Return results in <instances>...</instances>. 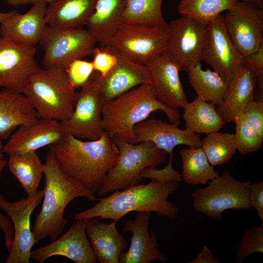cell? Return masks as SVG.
<instances>
[{"label":"cell","mask_w":263,"mask_h":263,"mask_svg":"<svg viewBox=\"0 0 263 263\" xmlns=\"http://www.w3.org/2000/svg\"><path fill=\"white\" fill-rule=\"evenodd\" d=\"M88 220L75 219L69 229L50 244L31 251V259L43 263L55 256L68 258L75 263H96L86 233Z\"/></svg>","instance_id":"obj_16"},{"label":"cell","mask_w":263,"mask_h":263,"mask_svg":"<svg viewBox=\"0 0 263 263\" xmlns=\"http://www.w3.org/2000/svg\"><path fill=\"white\" fill-rule=\"evenodd\" d=\"M167 40V25L150 26L120 22L110 36L106 46L130 60L145 65L165 52Z\"/></svg>","instance_id":"obj_8"},{"label":"cell","mask_w":263,"mask_h":263,"mask_svg":"<svg viewBox=\"0 0 263 263\" xmlns=\"http://www.w3.org/2000/svg\"><path fill=\"white\" fill-rule=\"evenodd\" d=\"M182 180L188 185H206L218 173L212 166L202 147H188L180 150Z\"/></svg>","instance_id":"obj_31"},{"label":"cell","mask_w":263,"mask_h":263,"mask_svg":"<svg viewBox=\"0 0 263 263\" xmlns=\"http://www.w3.org/2000/svg\"><path fill=\"white\" fill-rule=\"evenodd\" d=\"M248 201L256 210L261 222H263V182H256L250 184Z\"/></svg>","instance_id":"obj_42"},{"label":"cell","mask_w":263,"mask_h":263,"mask_svg":"<svg viewBox=\"0 0 263 263\" xmlns=\"http://www.w3.org/2000/svg\"><path fill=\"white\" fill-rule=\"evenodd\" d=\"M188 263H219V261L211 251L205 245L202 252L198 254L197 257Z\"/></svg>","instance_id":"obj_44"},{"label":"cell","mask_w":263,"mask_h":263,"mask_svg":"<svg viewBox=\"0 0 263 263\" xmlns=\"http://www.w3.org/2000/svg\"><path fill=\"white\" fill-rule=\"evenodd\" d=\"M243 62L254 72L256 77L263 76V43L256 51L243 57Z\"/></svg>","instance_id":"obj_43"},{"label":"cell","mask_w":263,"mask_h":263,"mask_svg":"<svg viewBox=\"0 0 263 263\" xmlns=\"http://www.w3.org/2000/svg\"><path fill=\"white\" fill-rule=\"evenodd\" d=\"M7 165V161L4 158H0V177ZM0 228L4 233V243L6 249L9 251L12 247L14 228L10 219L0 212Z\"/></svg>","instance_id":"obj_41"},{"label":"cell","mask_w":263,"mask_h":263,"mask_svg":"<svg viewBox=\"0 0 263 263\" xmlns=\"http://www.w3.org/2000/svg\"><path fill=\"white\" fill-rule=\"evenodd\" d=\"M98 218L88 220L86 233L97 262L119 263V259L128 243L116 227V223L101 222Z\"/></svg>","instance_id":"obj_24"},{"label":"cell","mask_w":263,"mask_h":263,"mask_svg":"<svg viewBox=\"0 0 263 263\" xmlns=\"http://www.w3.org/2000/svg\"><path fill=\"white\" fill-rule=\"evenodd\" d=\"M243 57L230 39L219 15L207 23L202 60L211 66L228 85L243 63Z\"/></svg>","instance_id":"obj_15"},{"label":"cell","mask_w":263,"mask_h":263,"mask_svg":"<svg viewBox=\"0 0 263 263\" xmlns=\"http://www.w3.org/2000/svg\"><path fill=\"white\" fill-rule=\"evenodd\" d=\"M241 1L251 6L263 8L262 0H241Z\"/></svg>","instance_id":"obj_47"},{"label":"cell","mask_w":263,"mask_h":263,"mask_svg":"<svg viewBox=\"0 0 263 263\" xmlns=\"http://www.w3.org/2000/svg\"><path fill=\"white\" fill-rule=\"evenodd\" d=\"M62 171L96 193L108 172L115 164L118 149L104 132L96 140L83 141L66 133L49 146Z\"/></svg>","instance_id":"obj_1"},{"label":"cell","mask_w":263,"mask_h":263,"mask_svg":"<svg viewBox=\"0 0 263 263\" xmlns=\"http://www.w3.org/2000/svg\"><path fill=\"white\" fill-rule=\"evenodd\" d=\"M44 165L42 204L32 229L37 243L47 237L54 241L63 233L68 221L64 217V211L71 201L80 197L99 200L81 182L62 171L50 150Z\"/></svg>","instance_id":"obj_3"},{"label":"cell","mask_w":263,"mask_h":263,"mask_svg":"<svg viewBox=\"0 0 263 263\" xmlns=\"http://www.w3.org/2000/svg\"><path fill=\"white\" fill-rule=\"evenodd\" d=\"M7 165L17 178L28 196L37 191L45 169L36 151L14 153L8 154Z\"/></svg>","instance_id":"obj_29"},{"label":"cell","mask_w":263,"mask_h":263,"mask_svg":"<svg viewBox=\"0 0 263 263\" xmlns=\"http://www.w3.org/2000/svg\"><path fill=\"white\" fill-rule=\"evenodd\" d=\"M234 139L236 150L242 155H246L259 150L262 146L263 138L251 126L244 113L235 119Z\"/></svg>","instance_id":"obj_35"},{"label":"cell","mask_w":263,"mask_h":263,"mask_svg":"<svg viewBox=\"0 0 263 263\" xmlns=\"http://www.w3.org/2000/svg\"><path fill=\"white\" fill-rule=\"evenodd\" d=\"M101 75L94 71L89 81L76 93L70 118L59 122L62 130L79 139H98L104 132L101 124L104 101L100 88Z\"/></svg>","instance_id":"obj_9"},{"label":"cell","mask_w":263,"mask_h":263,"mask_svg":"<svg viewBox=\"0 0 263 263\" xmlns=\"http://www.w3.org/2000/svg\"><path fill=\"white\" fill-rule=\"evenodd\" d=\"M158 110L166 114L169 123L180 121L178 110L164 106L158 99L151 85L143 84L104 103L102 129L111 139L116 135L125 142L135 144L134 126Z\"/></svg>","instance_id":"obj_4"},{"label":"cell","mask_w":263,"mask_h":263,"mask_svg":"<svg viewBox=\"0 0 263 263\" xmlns=\"http://www.w3.org/2000/svg\"><path fill=\"white\" fill-rule=\"evenodd\" d=\"M39 119L35 108L23 93L7 89L0 92V140L9 139L20 126Z\"/></svg>","instance_id":"obj_25"},{"label":"cell","mask_w":263,"mask_h":263,"mask_svg":"<svg viewBox=\"0 0 263 263\" xmlns=\"http://www.w3.org/2000/svg\"><path fill=\"white\" fill-rule=\"evenodd\" d=\"M145 65L159 101L169 108H183L188 100L180 79V68L175 60L164 52Z\"/></svg>","instance_id":"obj_17"},{"label":"cell","mask_w":263,"mask_h":263,"mask_svg":"<svg viewBox=\"0 0 263 263\" xmlns=\"http://www.w3.org/2000/svg\"><path fill=\"white\" fill-rule=\"evenodd\" d=\"M3 145L1 141L0 140V158H4L3 153L2 152V148Z\"/></svg>","instance_id":"obj_48"},{"label":"cell","mask_w":263,"mask_h":263,"mask_svg":"<svg viewBox=\"0 0 263 263\" xmlns=\"http://www.w3.org/2000/svg\"><path fill=\"white\" fill-rule=\"evenodd\" d=\"M65 134L59 122L40 118L35 123L19 127L3 145L2 152L9 154L36 151L59 141Z\"/></svg>","instance_id":"obj_21"},{"label":"cell","mask_w":263,"mask_h":263,"mask_svg":"<svg viewBox=\"0 0 263 263\" xmlns=\"http://www.w3.org/2000/svg\"><path fill=\"white\" fill-rule=\"evenodd\" d=\"M114 51L117 56L116 65L106 76H101L100 88L104 103L138 85L152 83L146 65L132 61Z\"/></svg>","instance_id":"obj_22"},{"label":"cell","mask_w":263,"mask_h":263,"mask_svg":"<svg viewBox=\"0 0 263 263\" xmlns=\"http://www.w3.org/2000/svg\"><path fill=\"white\" fill-rule=\"evenodd\" d=\"M43 197V189L13 202L0 194V208L10 219L14 228L13 243L5 263H30L32 247L37 243L31 228V216Z\"/></svg>","instance_id":"obj_12"},{"label":"cell","mask_w":263,"mask_h":263,"mask_svg":"<svg viewBox=\"0 0 263 263\" xmlns=\"http://www.w3.org/2000/svg\"><path fill=\"white\" fill-rule=\"evenodd\" d=\"M239 0H180L177 11L181 16H188L206 23L232 8Z\"/></svg>","instance_id":"obj_33"},{"label":"cell","mask_w":263,"mask_h":263,"mask_svg":"<svg viewBox=\"0 0 263 263\" xmlns=\"http://www.w3.org/2000/svg\"><path fill=\"white\" fill-rule=\"evenodd\" d=\"M177 188L175 181H151L117 190L108 197L99 198L92 207L75 213L74 219L89 220L98 218L117 222L130 212L141 211L154 212L160 217L174 220L179 209L175 203L168 200V197Z\"/></svg>","instance_id":"obj_2"},{"label":"cell","mask_w":263,"mask_h":263,"mask_svg":"<svg viewBox=\"0 0 263 263\" xmlns=\"http://www.w3.org/2000/svg\"><path fill=\"white\" fill-rule=\"evenodd\" d=\"M92 55V62L94 71L98 72L102 77L110 73L117 62L115 51L108 46L95 47Z\"/></svg>","instance_id":"obj_38"},{"label":"cell","mask_w":263,"mask_h":263,"mask_svg":"<svg viewBox=\"0 0 263 263\" xmlns=\"http://www.w3.org/2000/svg\"><path fill=\"white\" fill-rule=\"evenodd\" d=\"M44 68L66 67L73 60L92 55L97 43L93 35L82 28L62 29L48 26L39 42Z\"/></svg>","instance_id":"obj_10"},{"label":"cell","mask_w":263,"mask_h":263,"mask_svg":"<svg viewBox=\"0 0 263 263\" xmlns=\"http://www.w3.org/2000/svg\"><path fill=\"white\" fill-rule=\"evenodd\" d=\"M207 23L188 16L167 24L168 40L165 52L186 72L202 61Z\"/></svg>","instance_id":"obj_11"},{"label":"cell","mask_w":263,"mask_h":263,"mask_svg":"<svg viewBox=\"0 0 263 263\" xmlns=\"http://www.w3.org/2000/svg\"><path fill=\"white\" fill-rule=\"evenodd\" d=\"M65 69L63 67L40 68L29 79L23 94L30 100L39 118L60 122L71 116L76 93Z\"/></svg>","instance_id":"obj_5"},{"label":"cell","mask_w":263,"mask_h":263,"mask_svg":"<svg viewBox=\"0 0 263 263\" xmlns=\"http://www.w3.org/2000/svg\"><path fill=\"white\" fill-rule=\"evenodd\" d=\"M163 0H128L121 22L150 26H165L162 13Z\"/></svg>","instance_id":"obj_32"},{"label":"cell","mask_w":263,"mask_h":263,"mask_svg":"<svg viewBox=\"0 0 263 263\" xmlns=\"http://www.w3.org/2000/svg\"><path fill=\"white\" fill-rule=\"evenodd\" d=\"M52 0H38L26 13H19L1 23L0 36L17 44L35 47L47 26L45 12L48 3Z\"/></svg>","instance_id":"obj_20"},{"label":"cell","mask_w":263,"mask_h":263,"mask_svg":"<svg viewBox=\"0 0 263 263\" xmlns=\"http://www.w3.org/2000/svg\"><path fill=\"white\" fill-rule=\"evenodd\" d=\"M225 27L234 47L243 57L263 43V8L238 1L223 15Z\"/></svg>","instance_id":"obj_13"},{"label":"cell","mask_w":263,"mask_h":263,"mask_svg":"<svg viewBox=\"0 0 263 263\" xmlns=\"http://www.w3.org/2000/svg\"><path fill=\"white\" fill-rule=\"evenodd\" d=\"M128 0H96L86 25L100 47H105L121 19Z\"/></svg>","instance_id":"obj_27"},{"label":"cell","mask_w":263,"mask_h":263,"mask_svg":"<svg viewBox=\"0 0 263 263\" xmlns=\"http://www.w3.org/2000/svg\"><path fill=\"white\" fill-rule=\"evenodd\" d=\"M244 114L254 130L263 138V101L252 100L245 107Z\"/></svg>","instance_id":"obj_40"},{"label":"cell","mask_w":263,"mask_h":263,"mask_svg":"<svg viewBox=\"0 0 263 263\" xmlns=\"http://www.w3.org/2000/svg\"><path fill=\"white\" fill-rule=\"evenodd\" d=\"M9 5L12 6H19L27 4H32L39 0H4Z\"/></svg>","instance_id":"obj_45"},{"label":"cell","mask_w":263,"mask_h":263,"mask_svg":"<svg viewBox=\"0 0 263 263\" xmlns=\"http://www.w3.org/2000/svg\"><path fill=\"white\" fill-rule=\"evenodd\" d=\"M112 139L119 153L115 164L108 172L96 192L99 196L140 184L143 179L141 173L145 169L155 168L167 160V153L150 141L132 144L116 135Z\"/></svg>","instance_id":"obj_6"},{"label":"cell","mask_w":263,"mask_h":263,"mask_svg":"<svg viewBox=\"0 0 263 263\" xmlns=\"http://www.w3.org/2000/svg\"><path fill=\"white\" fill-rule=\"evenodd\" d=\"M172 157L173 154L169 155L168 163L163 169H158L155 168H147L141 172V177L157 182L175 181L178 183L181 181V173L172 167Z\"/></svg>","instance_id":"obj_39"},{"label":"cell","mask_w":263,"mask_h":263,"mask_svg":"<svg viewBox=\"0 0 263 263\" xmlns=\"http://www.w3.org/2000/svg\"><path fill=\"white\" fill-rule=\"evenodd\" d=\"M256 81L254 72L243 62L227 85L222 104L216 107L225 124L234 122L254 99Z\"/></svg>","instance_id":"obj_23"},{"label":"cell","mask_w":263,"mask_h":263,"mask_svg":"<svg viewBox=\"0 0 263 263\" xmlns=\"http://www.w3.org/2000/svg\"><path fill=\"white\" fill-rule=\"evenodd\" d=\"M201 142V147L213 167L227 163L236 151L232 133L212 132L207 134Z\"/></svg>","instance_id":"obj_34"},{"label":"cell","mask_w":263,"mask_h":263,"mask_svg":"<svg viewBox=\"0 0 263 263\" xmlns=\"http://www.w3.org/2000/svg\"><path fill=\"white\" fill-rule=\"evenodd\" d=\"M251 182H240L228 170L210 180L207 186L191 193L194 210L218 221L227 209L247 210L251 206L248 195Z\"/></svg>","instance_id":"obj_7"},{"label":"cell","mask_w":263,"mask_h":263,"mask_svg":"<svg viewBox=\"0 0 263 263\" xmlns=\"http://www.w3.org/2000/svg\"><path fill=\"white\" fill-rule=\"evenodd\" d=\"M150 212H137L134 219H127L123 231L130 232L132 236L129 249L123 252L119 263H150L157 260L167 262L165 256L158 249L157 238L152 229L150 235L148 232Z\"/></svg>","instance_id":"obj_19"},{"label":"cell","mask_w":263,"mask_h":263,"mask_svg":"<svg viewBox=\"0 0 263 263\" xmlns=\"http://www.w3.org/2000/svg\"><path fill=\"white\" fill-rule=\"evenodd\" d=\"M19 13L17 10H13L8 12H0V23L9 19Z\"/></svg>","instance_id":"obj_46"},{"label":"cell","mask_w":263,"mask_h":263,"mask_svg":"<svg viewBox=\"0 0 263 263\" xmlns=\"http://www.w3.org/2000/svg\"><path fill=\"white\" fill-rule=\"evenodd\" d=\"M36 48L0 37V87L23 93L29 79L40 69Z\"/></svg>","instance_id":"obj_14"},{"label":"cell","mask_w":263,"mask_h":263,"mask_svg":"<svg viewBox=\"0 0 263 263\" xmlns=\"http://www.w3.org/2000/svg\"><path fill=\"white\" fill-rule=\"evenodd\" d=\"M65 70L68 78L75 89H80L86 85L94 72L92 62L82 59L73 60Z\"/></svg>","instance_id":"obj_37"},{"label":"cell","mask_w":263,"mask_h":263,"mask_svg":"<svg viewBox=\"0 0 263 263\" xmlns=\"http://www.w3.org/2000/svg\"><path fill=\"white\" fill-rule=\"evenodd\" d=\"M187 72L189 84L197 97L217 106L222 104L227 85L215 71L203 70L199 63Z\"/></svg>","instance_id":"obj_30"},{"label":"cell","mask_w":263,"mask_h":263,"mask_svg":"<svg viewBox=\"0 0 263 263\" xmlns=\"http://www.w3.org/2000/svg\"><path fill=\"white\" fill-rule=\"evenodd\" d=\"M180 121L168 123L160 119L147 118L136 124L133 128L135 144L149 141L157 148L169 155L178 145L201 147L202 139L200 135L180 129Z\"/></svg>","instance_id":"obj_18"},{"label":"cell","mask_w":263,"mask_h":263,"mask_svg":"<svg viewBox=\"0 0 263 263\" xmlns=\"http://www.w3.org/2000/svg\"><path fill=\"white\" fill-rule=\"evenodd\" d=\"M96 0H53L45 15L47 26L57 29L82 28L93 13Z\"/></svg>","instance_id":"obj_26"},{"label":"cell","mask_w":263,"mask_h":263,"mask_svg":"<svg viewBox=\"0 0 263 263\" xmlns=\"http://www.w3.org/2000/svg\"><path fill=\"white\" fill-rule=\"evenodd\" d=\"M263 252V222L253 227L243 235L240 242L236 256V261L241 263L243 260L252 253Z\"/></svg>","instance_id":"obj_36"},{"label":"cell","mask_w":263,"mask_h":263,"mask_svg":"<svg viewBox=\"0 0 263 263\" xmlns=\"http://www.w3.org/2000/svg\"><path fill=\"white\" fill-rule=\"evenodd\" d=\"M216 106L198 97L183 107L182 117L187 130L195 133L208 134L219 131L225 124Z\"/></svg>","instance_id":"obj_28"}]
</instances>
